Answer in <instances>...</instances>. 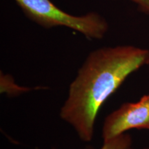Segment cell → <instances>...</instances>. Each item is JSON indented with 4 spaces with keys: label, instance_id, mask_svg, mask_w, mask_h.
<instances>
[{
    "label": "cell",
    "instance_id": "6",
    "mask_svg": "<svg viewBox=\"0 0 149 149\" xmlns=\"http://www.w3.org/2000/svg\"><path fill=\"white\" fill-rule=\"evenodd\" d=\"M129 149H133V148H130ZM146 149H149V148H146Z\"/></svg>",
    "mask_w": 149,
    "mask_h": 149
},
{
    "label": "cell",
    "instance_id": "1",
    "mask_svg": "<svg viewBox=\"0 0 149 149\" xmlns=\"http://www.w3.org/2000/svg\"><path fill=\"white\" fill-rule=\"evenodd\" d=\"M149 64V50L130 45L91 51L70 84L60 117L81 140L91 141L102 105L126 78Z\"/></svg>",
    "mask_w": 149,
    "mask_h": 149
},
{
    "label": "cell",
    "instance_id": "2",
    "mask_svg": "<svg viewBox=\"0 0 149 149\" xmlns=\"http://www.w3.org/2000/svg\"><path fill=\"white\" fill-rule=\"evenodd\" d=\"M30 20L44 29L63 26L89 40H102L109 29L107 19L95 11L74 15L61 10L51 0H13Z\"/></svg>",
    "mask_w": 149,
    "mask_h": 149
},
{
    "label": "cell",
    "instance_id": "4",
    "mask_svg": "<svg viewBox=\"0 0 149 149\" xmlns=\"http://www.w3.org/2000/svg\"><path fill=\"white\" fill-rule=\"evenodd\" d=\"M132 139L128 134H123L118 137L104 141L100 149H129L131 148Z\"/></svg>",
    "mask_w": 149,
    "mask_h": 149
},
{
    "label": "cell",
    "instance_id": "3",
    "mask_svg": "<svg viewBox=\"0 0 149 149\" xmlns=\"http://www.w3.org/2000/svg\"><path fill=\"white\" fill-rule=\"evenodd\" d=\"M131 129L149 130V94L138 102L123 104L112 112L102 127L104 141L118 137Z\"/></svg>",
    "mask_w": 149,
    "mask_h": 149
},
{
    "label": "cell",
    "instance_id": "5",
    "mask_svg": "<svg viewBox=\"0 0 149 149\" xmlns=\"http://www.w3.org/2000/svg\"><path fill=\"white\" fill-rule=\"evenodd\" d=\"M137 5L138 10L145 14H149V0H129Z\"/></svg>",
    "mask_w": 149,
    "mask_h": 149
}]
</instances>
